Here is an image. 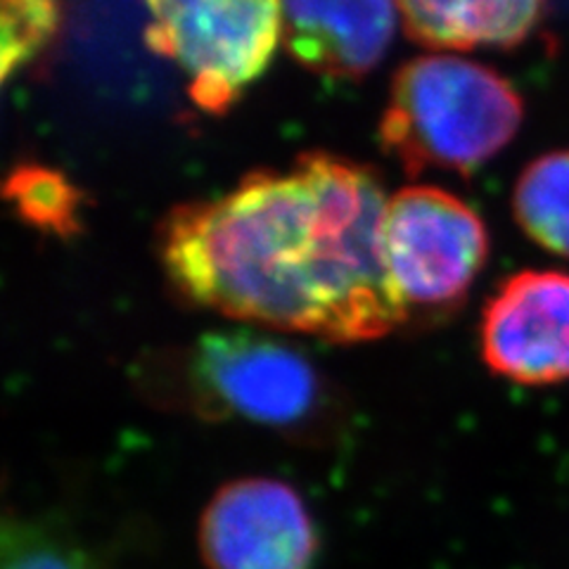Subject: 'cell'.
Returning a JSON list of instances; mask_svg holds the SVG:
<instances>
[{
	"label": "cell",
	"instance_id": "obj_1",
	"mask_svg": "<svg viewBox=\"0 0 569 569\" xmlns=\"http://www.w3.org/2000/svg\"><path fill=\"white\" fill-rule=\"evenodd\" d=\"M157 244L169 282L190 305L330 337L316 202L297 171L247 173L221 198L173 207Z\"/></svg>",
	"mask_w": 569,
	"mask_h": 569
},
{
	"label": "cell",
	"instance_id": "obj_2",
	"mask_svg": "<svg viewBox=\"0 0 569 569\" xmlns=\"http://www.w3.org/2000/svg\"><path fill=\"white\" fill-rule=\"evenodd\" d=\"M525 102L498 71L453 56L406 62L380 119V148L408 176L470 173L520 131Z\"/></svg>",
	"mask_w": 569,
	"mask_h": 569
},
{
	"label": "cell",
	"instance_id": "obj_3",
	"mask_svg": "<svg viewBox=\"0 0 569 569\" xmlns=\"http://www.w3.org/2000/svg\"><path fill=\"white\" fill-rule=\"evenodd\" d=\"M295 171L316 202L320 288L330 342H368L408 318L387 263L389 202L378 173L328 152H305Z\"/></svg>",
	"mask_w": 569,
	"mask_h": 569
},
{
	"label": "cell",
	"instance_id": "obj_4",
	"mask_svg": "<svg viewBox=\"0 0 569 569\" xmlns=\"http://www.w3.org/2000/svg\"><path fill=\"white\" fill-rule=\"evenodd\" d=\"M146 43L181 67L188 96L207 114H226L252 86L282 36L280 0H146Z\"/></svg>",
	"mask_w": 569,
	"mask_h": 569
},
{
	"label": "cell",
	"instance_id": "obj_5",
	"mask_svg": "<svg viewBox=\"0 0 569 569\" xmlns=\"http://www.w3.org/2000/svg\"><path fill=\"white\" fill-rule=\"evenodd\" d=\"M487 257V226L456 194L413 186L389 200L387 263L408 313L460 305Z\"/></svg>",
	"mask_w": 569,
	"mask_h": 569
},
{
	"label": "cell",
	"instance_id": "obj_6",
	"mask_svg": "<svg viewBox=\"0 0 569 569\" xmlns=\"http://www.w3.org/2000/svg\"><path fill=\"white\" fill-rule=\"evenodd\" d=\"M192 372L213 411L261 425H301L320 403V382L305 356L252 332L204 337Z\"/></svg>",
	"mask_w": 569,
	"mask_h": 569
},
{
	"label": "cell",
	"instance_id": "obj_7",
	"mask_svg": "<svg viewBox=\"0 0 569 569\" xmlns=\"http://www.w3.org/2000/svg\"><path fill=\"white\" fill-rule=\"evenodd\" d=\"M207 569H311L318 539L299 493L271 477L221 487L200 520Z\"/></svg>",
	"mask_w": 569,
	"mask_h": 569
},
{
	"label": "cell",
	"instance_id": "obj_8",
	"mask_svg": "<svg viewBox=\"0 0 569 569\" xmlns=\"http://www.w3.org/2000/svg\"><path fill=\"white\" fill-rule=\"evenodd\" d=\"M482 359L515 385L569 382V273L522 271L503 280L482 313Z\"/></svg>",
	"mask_w": 569,
	"mask_h": 569
},
{
	"label": "cell",
	"instance_id": "obj_9",
	"mask_svg": "<svg viewBox=\"0 0 569 569\" xmlns=\"http://www.w3.org/2000/svg\"><path fill=\"white\" fill-rule=\"evenodd\" d=\"M280 8L284 48L323 79H363L395 39L391 0H280Z\"/></svg>",
	"mask_w": 569,
	"mask_h": 569
},
{
	"label": "cell",
	"instance_id": "obj_10",
	"mask_svg": "<svg viewBox=\"0 0 569 569\" xmlns=\"http://www.w3.org/2000/svg\"><path fill=\"white\" fill-rule=\"evenodd\" d=\"M512 213L546 252L569 259V150L546 152L520 173Z\"/></svg>",
	"mask_w": 569,
	"mask_h": 569
},
{
	"label": "cell",
	"instance_id": "obj_11",
	"mask_svg": "<svg viewBox=\"0 0 569 569\" xmlns=\"http://www.w3.org/2000/svg\"><path fill=\"white\" fill-rule=\"evenodd\" d=\"M6 200L31 228L48 236H77L83 221V194L69 178L43 164L14 167L6 181Z\"/></svg>",
	"mask_w": 569,
	"mask_h": 569
},
{
	"label": "cell",
	"instance_id": "obj_12",
	"mask_svg": "<svg viewBox=\"0 0 569 569\" xmlns=\"http://www.w3.org/2000/svg\"><path fill=\"white\" fill-rule=\"evenodd\" d=\"M64 17V0H3V81L39 60L58 39Z\"/></svg>",
	"mask_w": 569,
	"mask_h": 569
},
{
	"label": "cell",
	"instance_id": "obj_13",
	"mask_svg": "<svg viewBox=\"0 0 569 569\" xmlns=\"http://www.w3.org/2000/svg\"><path fill=\"white\" fill-rule=\"evenodd\" d=\"M406 33L427 48L470 50L475 0H399Z\"/></svg>",
	"mask_w": 569,
	"mask_h": 569
},
{
	"label": "cell",
	"instance_id": "obj_14",
	"mask_svg": "<svg viewBox=\"0 0 569 569\" xmlns=\"http://www.w3.org/2000/svg\"><path fill=\"white\" fill-rule=\"evenodd\" d=\"M3 569H86L74 550H64L46 539L17 533V543L6 546Z\"/></svg>",
	"mask_w": 569,
	"mask_h": 569
}]
</instances>
